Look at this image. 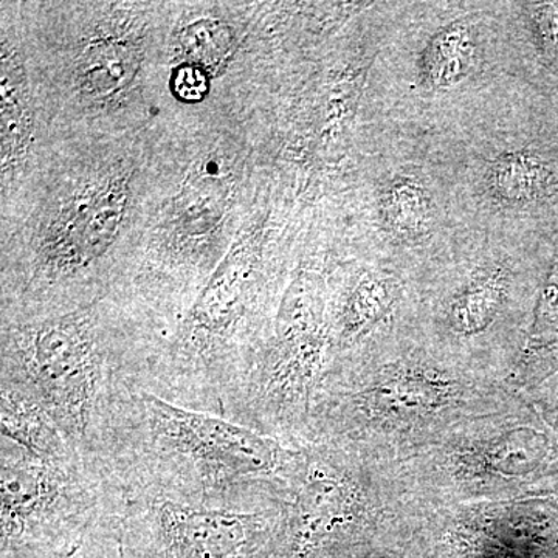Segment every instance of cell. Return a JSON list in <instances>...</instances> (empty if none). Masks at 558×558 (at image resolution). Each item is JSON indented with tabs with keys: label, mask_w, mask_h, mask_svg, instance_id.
Returning <instances> with one entry per match:
<instances>
[{
	"label": "cell",
	"mask_w": 558,
	"mask_h": 558,
	"mask_svg": "<svg viewBox=\"0 0 558 558\" xmlns=\"http://www.w3.org/2000/svg\"><path fill=\"white\" fill-rule=\"evenodd\" d=\"M128 498L191 508L278 509L299 461L255 429L143 389L121 396L94 453Z\"/></svg>",
	"instance_id": "cell-1"
},
{
	"label": "cell",
	"mask_w": 558,
	"mask_h": 558,
	"mask_svg": "<svg viewBox=\"0 0 558 558\" xmlns=\"http://www.w3.org/2000/svg\"><path fill=\"white\" fill-rule=\"evenodd\" d=\"M154 344L97 304L3 325L0 384L27 392L89 462L121 396L142 389Z\"/></svg>",
	"instance_id": "cell-2"
},
{
	"label": "cell",
	"mask_w": 558,
	"mask_h": 558,
	"mask_svg": "<svg viewBox=\"0 0 558 558\" xmlns=\"http://www.w3.org/2000/svg\"><path fill=\"white\" fill-rule=\"evenodd\" d=\"M126 506L119 483L75 447L0 442V558H76L89 548L120 554Z\"/></svg>",
	"instance_id": "cell-3"
},
{
	"label": "cell",
	"mask_w": 558,
	"mask_h": 558,
	"mask_svg": "<svg viewBox=\"0 0 558 558\" xmlns=\"http://www.w3.org/2000/svg\"><path fill=\"white\" fill-rule=\"evenodd\" d=\"M278 524L279 508L238 512L128 498L120 558H271Z\"/></svg>",
	"instance_id": "cell-4"
},
{
	"label": "cell",
	"mask_w": 558,
	"mask_h": 558,
	"mask_svg": "<svg viewBox=\"0 0 558 558\" xmlns=\"http://www.w3.org/2000/svg\"><path fill=\"white\" fill-rule=\"evenodd\" d=\"M138 68L140 49L132 40L101 38L81 51L76 80L84 94L108 98L126 89Z\"/></svg>",
	"instance_id": "cell-5"
},
{
	"label": "cell",
	"mask_w": 558,
	"mask_h": 558,
	"mask_svg": "<svg viewBox=\"0 0 558 558\" xmlns=\"http://www.w3.org/2000/svg\"><path fill=\"white\" fill-rule=\"evenodd\" d=\"M13 54L2 50V156L3 167L16 163L31 138V110L25 100L24 80Z\"/></svg>",
	"instance_id": "cell-6"
},
{
	"label": "cell",
	"mask_w": 558,
	"mask_h": 558,
	"mask_svg": "<svg viewBox=\"0 0 558 558\" xmlns=\"http://www.w3.org/2000/svg\"><path fill=\"white\" fill-rule=\"evenodd\" d=\"M182 53L190 64L213 68L226 60L231 50V33L222 22L204 20L190 24L179 35Z\"/></svg>",
	"instance_id": "cell-7"
},
{
	"label": "cell",
	"mask_w": 558,
	"mask_h": 558,
	"mask_svg": "<svg viewBox=\"0 0 558 558\" xmlns=\"http://www.w3.org/2000/svg\"><path fill=\"white\" fill-rule=\"evenodd\" d=\"M494 185L508 199H531L546 185V170L531 154H510L495 165Z\"/></svg>",
	"instance_id": "cell-8"
},
{
	"label": "cell",
	"mask_w": 558,
	"mask_h": 558,
	"mask_svg": "<svg viewBox=\"0 0 558 558\" xmlns=\"http://www.w3.org/2000/svg\"><path fill=\"white\" fill-rule=\"evenodd\" d=\"M464 40L465 32L461 28L446 32L436 40L432 50V76L435 83H453L461 75L464 65Z\"/></svg>",
	"instance_id": "cell-9"
},
{
	"label": "cell",
	"mask_w": 558,
	"mask_h": 558,
	"mask_svg": "<svg viewBox=\"0 0 558 558\" xmlns=\"http://www.w3.org/2000/svg\"><path fill=\"white\" fill-rule=\"evenodd\" d=\"M421 191L410 182H402L395 186L389 194V215L395 219L396 226L416 227L422 216Z\"/></svg>",
	"instance_id": "cell-10"
},
{
	"label": "cell",
	"mask_w": 558,
	"mask_h": 558,
	"mask_svg": "<svg viewBox=\"0 0 558 558\" xmlns=\"http://www.w3.org/2000/svg\"><path fill=\"white\" fill-rule=\"evenodd\" d=\"M208 76L205 69L194 64H183L172 75V90L180 100L196 102L204 100L208 94Z\"/></svg>",
	"instance_id": "cell-11"
}]
</instances>
